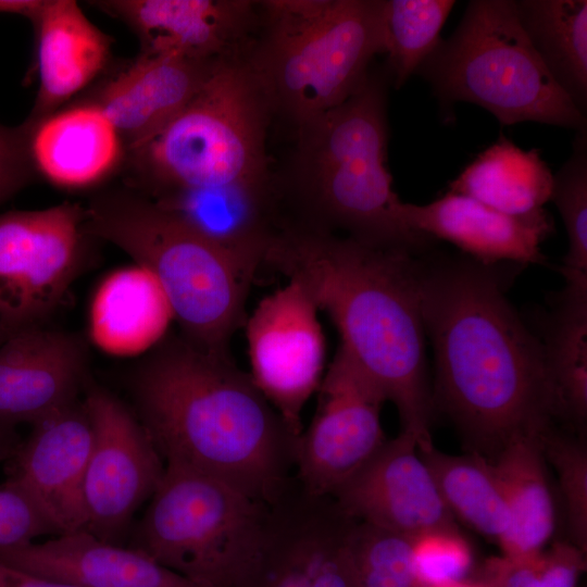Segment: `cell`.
<instances>
[{
	"instance_id": "cell-27",
	"label": "cell",
	"mask_w": 587,
	"mask_h": 587,
	"mask_svg": "<svg viewBox=\"0 0 587 587\" xmlns=\"http://www.w3.org/2000/svg\"><path fill=\"white\" fill-rule=\"evenodd\" d=\"M552 183L553 174L537 150H523L500 137L451 182L449 191L525 217L545 211Z\"/></svg>"
},
{
	"instance_id": "cell-29",
	"label": "cell",
	"mask_w": 587,
	"mask_h": 587,
	"mask_svg": "<svg viewBox=\"0 0 587 587\" xmlns=\"http://www.w3.org/2000/svg\"><path fill=\"white\" fill-rule=\"evenodd\" d=\"M419 452L453 517L499 545L511 516L490 462L475 452L451 455L435 447Z\"/></svg>"
},
{
	"instance_id": "cell-36",
	"label": "cell",
	"mask_w": 587,
	"mask_h": 587,
	"mask_svg": "<svg viewBox=\"0 0 587 587\" xmlns=\"http://www.w3.org/2000/svg\"><path fill=\"white\" fill-rule=\"evenodd\" d=\"M54 533L29 499L9 483L0 488V549Z\"/></svg>"
},
{
	"instance_id": "cell-9",
	"label": "cell",
	"mask_w": 587,
	"mask_h": 587,
	"mask_svg": "<svg viewBox=\"0 0 587 587\" xmlns=\"http://www.w3.org/2000/svg\"><path fill=\"white\" fill-rule=\"evenodd\" d=\"M268 505L229 484L165 464L137 529V547L199 587H242Z\"/></svg>"
},
{
	"instance_id": "cell-4",
	"label": "cell",
	"mask_w": 587,
	"mask_h": 587,
	"mask_svg": "<svg viewBox=\"0 0 587 587\" xmlns=\"http://www.w3.org/2000/svg\"><path fill=\"white\" fill-rule=\"evenodd\" d=\"M291 178L278 184L287 222L417 254L432 239L407 228L387 167V78L369 73L347 100L296 128Z\"/></svg>"
},
{
	"instance_id": "cell-1",
	"label": "cell",
	"mask_w": 587,
	"mask_h": 587,
	"mask_svg": "<svg viewBox=\"0 0 587 587\" xmlns=\"http://www.w3.org/2000/svg\"><path fill=\"white\" fill-rule=\"evenodd\" d=\"M494 266L422 261L421 277L436 401L488 460L512 437L541 432L555 417L542 345L516 315Z\"/></svg>"
},
{
	"instance_id": "cell-34",
	"label": "cell",
	"mask_w": 587,
	"mask_h": 587,
	"mask_svg": "<svg viewBox=\"0 0 587 587\" xmlns=\"http://www.w3.org/2000/svg\"><path fill=\"white\" fill-rule=\"evenodd\" d=\"M542 452L555 470L571 542L587 550V449L582 439L547 427L541 433Z\"/></svg>"
},
{
	"instance_id": "cell-33",
	"label": "cell",
	"mask_w": 587,
	"mask_h": 587,
	"mask_svg": "<svg viewBox=\"0 0 587 587\" xmlns=\"http://www.w3.org/2000/svg\"><path fill=\"white\" fill-rule=\"evenodd\" d=\"M347 552L355 587H419L411 537L354 521Z\"/></svg>"
},
{
	"instance_id": "cell-11",
	"label": "cell",
	"mask_w": 587,
	"mask_h": 587,
	"mask_svg": "<svg viewBox=\"0 0 587 587\" xmlns=\"http://www.w3.org/2000/svg\"><path fill=\"white\" fill-rule=\"evenodd\" d=\"M316 395L297 444L295 477L309 494L330 497L387 440L380 422L386 400L341 347Z\"/></svg>"
},
{
	"instance_id": "cell-3",
	"label": "cell",
	"mask_w": 587,
	"mask_h": 587,
	"mask_svg": "<svg viewBox=\"0 0 587 587\" xmlns=\"http://www.w3.org/2000/svg\"><path fill=\"white\" fill-rule=\"evenodd\" d=\"M134 391L165 464L218 478L267 505L294 478L299 438L230 355L170 337L138 366Z\"/></svg>"
},
{
	"instance_id": "cell-14",
	"label": "cell",
	"mask_w": 587,
	"mask_h": 587,
	"mask_svg": "<svg viewBox=\"0 0 587 587\" xmlns=\"http://www.w3.org/2000/svg\"><path fill=\"white\" fill-rule=\"evenodd\" d=\"M354 521L329 496L292 478L268 505L255 564L242 587H355L347 537Z\"/></svg>"
},
{
	"instance_id": "cell-24",
	"label": "cell",
	"mask_w": 587,
	"mask_h": 587,
	"mask_svg": "<svg viewBox=\"0 0 587 587\" xmlns=\"http://www.w3.org/2000/svg\"><path fill=\"white\" fill-rule=\"evenodd\" d=\"M35 172L65 188L100 182L122 154V138L107 114L86 102L23 123Z\"/></svg>"
},
{
	"instance_id": "cell-16",
	"label": "cell",
	"mask_w": 587,
	"mask_h": 587,
	"mask_svg": "<svg viewBox=\"0 0 587 587\" xmlns=\"http://www.w3.org/2000/svg\"><path fill=\"white\" fill-rule=\"evenodd\" d=\"M125 22L141 53L200 62L246 58L259 26V2L249 0L92 1Z\"/></svg>"
},
{
	"instance_id": "cell-20",
	"label": "cell",
	"mask_w": 587,
	"mask_h": 587,
	"mask_svg": "<svg viewBox=\"0 0 587 587\" xmlns=\"http://www.w3.org/2000/svg\"><path fill=\"white\" fill-rule=\"evenodd\" d=\"M255 273L282 228L278 184L180 188L147 196Z\"/></svg>"
},
{
	"instance_id": "cell-19",
	"label": "cell",
	"mask_w": 587,
	"mask_h": 587,
	"mask_svg": "<svg viewBox=\"0 0 587 587\" xmlns=\"http://www.w3.org/2000/svg\"><path fill=\"white\" fill-rule=\"evenodd\" d=\"M86 351L74 335L38 326L0 344V422H30L72 403Z\"/></svg>"
},
{
	"instance_id": "cell-17",
	"label": "cell",
	"mask_w": 587,
	"mask_h": 587,
	"mask_svg": "<svg viewBox=\"0 0 587 587\" xmlns=\"http://www.w3.org/2000/svg\"><path fill=\"white\" fill-rule=\"evenodd\" d=\"M33 425L8 483L57 535L86 530L84 479L92 427L85 405L73 401Z\"/></svg>"
},
{
	"instance_id": "cell-35",
	"label": "cell",
	"mask_w": 587,
	"mask_h": 587,
	"mask_svg": "<svg viewBox=\"0 0 587 587\" xmlns=\"http://www.w3.org/2000/svg\"><path fill=\"white\" fill-rule=\"evenodd\" d=\"M472 564L471 547L458 528L430 530L412 538V569L419 587L464 579Z\"/></svg>"
},
{
	"instance_id": "cell-15",
	"label": "cell",
	"mask_w": 587,
	"mask_h": 587,
	"mask_svg": "<svg viewBox=\"0 0 587 587\" xmlns=\"http://www.w3.org/2000/svg\"><path fill=\"white\" fill-rule=\"evenodd\" d=\"M330 497L349 519L411 538L457 528L416 437L407 430L386 440Z\"/></svg>"
},
{
	"instance_id": "cell-21",
	"label": "cell",
	"mask_w": 587,
	"mask_h": 587,
	"mask_svg": "<svg viewBox=\"0 0 587 587\" xmlns=\"http://www.w3.org/2000/svg\"><path fill=\"white\" fill-rule=\"evenodd\" d=\"M220 62L140 52L130 64L110 77L90 102L107 114L130 149L165 126Z\"/></svg>"
},
{
	"instance_id": "cell-6",
	"label": "cell",
	"mask_w": 587,
	"mask_h": 587,
	"mask_svg": "<svg viewBox=\"0 0 587 587\" xmlns=\"http://www.w3.org/2000/svg\"><path fill=\"white\" fill-rule=\"evenodd\" d=\"M259 8L247 61L273 114L296 128L352 96L385 53L383 0H267Z\"/></svg>"
},
{
	"instance_id": "cell-2",
	"label": "cell",
	"mask_w": 587,
	"mask_h": 587,
	"mask_svg": "<svg viewBox=\"0 0 587 587\" xmlns=\"http://www.w3.org/2000/svg\"><path fill=\"white\" fill-rule=\"evenodd\" d=\"M263 263L301 284L337 327L349 358L396 407L401 430L432 448L434 410L425 358L422 261L401 249L286 224Z\"/></svg>"
},
{
	"instance_id": "cell-30",
	"label": "cell",
	"mask_w": 587,
	"mask_h": 587,
	"mask_svg": "<svg viewBox=\"0 0 587 587\" xmlns=\"http://www.w3.org/2000/svg\"><path fill=\"white\" fill-rule=\"evenodd\" d=\"M542 350L555 417L582 432L587 419V295L563 291Z\"/></svg>"
},
{
	"instance_id": "cell-10",
	"label": "cell",
	"mask_w": 587,
	"mask_h": 587,
	"mask_svg": "<svg viewBox=\"0 0 587 587\" xmlns=\"http://www.w3.org/2000/svg\"><path fill=\"white\" fill-rule=\"evenodd\" d=\"M85 207L63 202L0 214V324L37 326L63 299L83 260Z\"/></svg>"
},
{
	"instance_id": "cell-26",
	"label": "cell",
	"mask_w": 587,
	"mask_h": 587,
	"mask_svg": "<svg viewBox=\"0 0 587 587\" xmlns=\"http://www.w3.org/2000/svg\"><path fill=\"white\" fill-rule=\"evenodd\" d=\"M544 430L519 434L487 459L511 516L509 530L499 544L505 557L539 552L554 532V504L540 437Z\"/></svg>"
},
{
	"instance_id": "cell-40",
	"label": "cell",
	"mask_w": 587,
	"mask_h": 587,
	"mask_svg": "<svg viewBox=\"0 0 587 587\" xmlns=\"http://www.w3.org/2000/svg\"><path fill=\"white\" fill-rule=\"evenodd\" d=\"M433 587H491V585L485 578L479 580H467L464 578Z\"/></svg>"
},
{
	"instance_id": "cell-38",
	"label": "cell",
	"mask_w": 587,
	"mask_h": 587,
	"mask_svg": "<svg viewBox=\"0 0 587 587\" xmlns=\"http://www.w3.org/2000/svg\"><path fill=\"white\" fill-rule=\"evenodd\" d=\"M0 587H80L37 576L0 562Z\"/></svg>"
},
{
	"instance_id": "cell-7",
	"label": "cell",
	"mask_w": 587,
	"mask_h": 587,
	"mask_svg": "<svg viewBox=\"0 0 587 587\" xmlns=\"http://www.w3.org/2000/svg\"><path fill=\"white\" fill-rule=\"evenodd\" d=\"M271 102L247 57L220 62L157 134L127 149L149 196L180 188L266 184Z\"/></svg>"
},
{
	"instance_id": "cell-37",
	"label": "cell",
	"mask_w": 587,
	"mask_h": 587,
	"mask_svg": "<svg viewBox=\"0 0 587 587\" xmlns=\"http://www.w3.org/2000/svg\"><path fill=\"white\" fill-rule=\"evenodd\" d=\"M34 173L24 125L0 124V203L26 186Z\"/></svg>"
},
{
	"instance_id": "cell-25",
	"label": "cell",
	"mask_w": 587,
	"mask_h": 587,
	"mask_svg": "<svg viewBox=\"0 0 587 587\" xmlns=\"http://www.w3.org/2000/svg\"><path fill=\"white\" fill-rule=\"evenodd\" d=\"M172 319L157 279L135 264L111 273L99 285L90 307V335L104 351L127 357L158 345Z\"/></svg>"
},
{
	"instance_id": "cell-41",
	"label": "cell",
	"mask_w": 587,
	"mask_h": 587,
	"mask_svg": "<svg viewBox=\"0 0 587 587\" xmlns=\"http://www.w3.org/2000/svg\"><path fill=\"white\" fill-rule=\"evenodd\" d=\"M8 337V334L0 324V344Z\"/></svg>"
},
{
	"instance_id": "cell-28",
	"label": "cell",
	"mask_w": 587,
	"mask_h": 587,
	"mask_svg": "<svg viewBox=\"0 0 587 587\" xmlns=\"http://www.w3.org/2000/svg\"><path fill=\"white\" fill-rule=\"evenodd\" d=\"M521 25L541 62L586 116L587 1H515Z\"/></svg>"
},
{
	"instance_id": "cell-5",
	"label": "cell",
	"mask_w": 587,
	"mask_h": 587,
	"mask_svg": "<svg viewBox=\"0 0 587 587\" xmlns=\"http://www.w3.org/2000/svg\"><path fill=\"white\" fill-rule=\"evenodd\" d=\"M85 232L126 252L159 283L182 336L215 354L245 324L254 273L147 196L112 191L85 207Z\"/></svg>"
},
{
	"instance_id": "cell-32",
	"label": "cell",
	"mask_w": 587,
	"mask_h": 587,
	"mask_svg": "<svg viewBox=\"0 0 587 587\" xmlns=\"http://www.w3.org/2000/svg\"><path fill=\"white\" fill-rule=\"evenodd\" d=\"M550 200L559 210L569 239L561 268L565 291L587 295V128L576 132L570 158L553 175Z\"/></svg>"
},
{
	"instance_id": "cell-12",
	"label": "cell",
	"mask_w": 587,
	"mask_h": 587,
	"mask_svg": "<svg viewBox=\"0 0 587 587\" xmlns=\"http://www.w3.org/2000/svg\"><path fill=\"white\" fill-rule=\"evenodd\" d=\"M317 311L305 288L288 279L245 322L249 374L297 438L303 409L323 378L325 341Z\"/></svg>"
},
{
	"instance_id": "cell-22",
	"label": "cell",
	"mask_w": 587,
	"mask_h": 587,
	"mask_svg": "<svg viewBox=\"0 0 587 587\" xmlns=\"http://www.w3.org/2000/svg\"><path fill=\"white\" fill-rule=\"evenodd\" d=\"M0 562L80 587H199L140 549L103 541L87 530L0 549Z\"/></svg>"
},
{
	"instance_id": "cell-13",
	"label": "cell",
	"mask_w": 587,
	"mask_h": 587,
	"mask_svg": "<svg viewBox=\"0 0 587 587\" xmlns=\"http://www.w3.org/2000/svg\"><path fill=\"white\" fill-rule=\"evenodd\" d=\"M84 405L92 427L84 479L86 530L114 544L153 495L165 465L141 422L115 397L92 388Z\"/></svg>"
},
{
	"instance_id": "cell-39",
	"label": "cell",
	"mask_w": 587,
	"mask_h": 587,
	"mask_svg": "<svg viewBox=\"0 0 587 587\" xmlns=\"http://www.w3.org/2000/svg\"><path fill=\"white\" fill-rule=\"evenodd\" d=\"M43 0H0V13L18 14L32 20Z\"/></svg>"
},
{
	"instance_id": "cell-18",
	"label": "cell",
	"mask_w": 587,
	"mask_h": 587,
	"mask_svg": "<svg viewBox=\"0 0 587 587\" xmlns=\"http://www.w3.org/2000/svg\"><path fill=\"white\" fill-rule=\"evenodd\" d=\"M398 216L410 230L448 241L484 265L541 263L540 245L552 232L546 211L512 216L450 191L426 204L401 201Z\"/></svg>"
},
{
	"instance_id": "cell-42",
	"label": "cell",
	"mask_w": 587,
	"mask_h": 587,
	"mask_svg": "<svg viewBox=\"0 0 587 587\" xmlns=\"http://www.w3.org/2000/svg\"><path fill=\"white\" fill-rule=\"evenodd\" d=\"M492 587V586H491Z\"/></svg>"
},
{
	"instance_id": "cell-31",
	"label": "cell",
	"mask_w": 587,
	"mask_h": 587,
	"mask_svg": "<svg viewBox=\"0 0 587 587\" xmlns=\"http://www.w3.org/2000/svg\"><path fill=\"white\" fill-rule=\"evenodd\" d=\"M453 0H383L387 75L396 89L416 73L441 40Z\"/></svg>"
},
{
	"instance_id": "cell-23",
	"label": "cell",
	"mask_w": 587,
	"mask_h": 587,
	"mask_svg": "<svg viewBox=\"0 0 587 587\" xmlns=\"http://www.w3.org/2000/svg\"><path fill=\"white\" fill-rule=\"evenodd\" d=\"M30 22L36 32L38 91L28 120L39 121L102 71L110 38L72 0H43Z\"/></svg>"
},
{
	"instance_id": "cell-8",
	"label": "cell",
	"mask_w": 587,
	"mask_h": 587,
	"mask_svg": "<svg viewBox=\"0 0 587 587\" xmlns=\"http://www.w3.org/2000/svg\"><path fill=\"white\" fill-rule=\"evenodd\" d=\"M416 74L441 105L470 102L502 125L536 122L587 128L586 116L552 78L528 40L515 1L473 0L452 35Z\"/></svg>"
}]
</instances>
